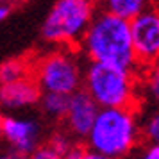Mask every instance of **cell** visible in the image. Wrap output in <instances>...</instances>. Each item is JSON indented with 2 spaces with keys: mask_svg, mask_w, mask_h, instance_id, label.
Returning a JSON list of instances; mask_svg holds the SVG:
<instances>
[{
  "mask_svg": "<svg viewBox=\"0 0 159 159\" xmlns=\"http://www.w3.org/2000/svg\"><path fill=\"white\" fill-rule=\"evenodd\" d=\"M79 43L80 52L91 63H104L127 70H134L138 66L130 22L107 11L95 15L91 25Z\"/></svg>",
  "mask_w": 159,
  "mask_h": 159,
  "instance_id": "6da1fadb",
  "label": "cell"
},
{
  "mask_svg": "<svg viewBox=\"0 0 159 159\" xmlns=\"http://www.w3.org/2000/svg\"><path fill=\"white\" fill-rule=\"evenodd\" d=\"M141 134L134 107H106L100 109L84 139L89 150L123 159L138 147Z\"/></svg>",
  "mask_w": 159,
  "mask_h": 159,
  "instance_id": "7a4b0ae2",
  "label": "cell"
},
{
  "mask_svg": "<svg viewBox=\"0 0 159 159\" xmlns=\"http://www.w3.org/2000/svg\"><path fill=\"white\" fill-rule=\"evenodd\" d=\"M84 91L100 109L134 107L138 84L132 70L104 63H91L84 70Z\"/></svg>",
  "mask_w": 159,
  "mask_h": 159,
  "instance_id": "3957f363",
  "label": "cell"
},
{
  "mask_svg": "<svg viewBox=\"0 0 159 159\" xmlns=\"http://www.w3.org/2000/svg\"><path fill=\"white\" fill-rule=\"evenodd\" d=\"M95 0H56L41 25L47 43L70 47L82 39L95 18Z\"/></svg>",
  "mask_w": 159,
  "mask_h": 159,
  "instance_id": "277c9868",
  "label": "cell"
},
{
  "mask_svg": "<svg viewBox=\"0 0 159 159\" xmlns=\"http://www.w3.org/2000/svg\"><path fill=\"white\" fill-rule=\"evenodd\" d=\"M84 70L79 57L68 48L48 52L32 65V77L43 93H77L84 86Z\"/></svg>",
  "mask_w": 159,
  "mask_h": 159,
  "instance_id": "5b68a950",
  "label": "cell"
},
{
  "mask_svg": "<svg viewBox=\"0 0 159 159\" xmlns=\"http://www.w3.org/2000/svg\"><path fill=\"white\" fill-rule=\"evenodd\" d=\"M138 66H152L159 57V6H147L130 20Z\"/></svg>",
  "mask_w": 159,
  "mask_h": 159,
  "instance_id": "8992f818",
  "label": "cell"
},
{
  "mask_svg": "<svg viewBox=\"0 0 159 159\" xmlns=\"http://www.w3.org/2000/svg\"><path fill=\"white\" fill-rule=\"evenodd\" d=\"M0 134L11 152H15L22 157H29L39 147L41 127L32 118L7 115L2 116L0 120Z\"/></svg>",
  "mask_w": 159,
  "mask_h": 159,
  "instance_id": "52a82bcc",
  "label": "cell"
},
{
  "mask_svg": "<svg viewBox=\"0 0 159 159\" xmlns=\"http://www.w3.org/2000/svg\"><path fill=\"white\" fill-rule=\"evenodd\" d=\"M98 113H100V106L84 89H79L70 97V106L65 115L66 130L73 138H86Z\"/></svg>",
  "mask_w": 159,
  "mask_h": 159,
  "instance_id": "ba28073f",
  "label": "cell"
},
{
  "mask_svg": "<svg viewBox=\"0 0 159 159\" xmlns=\"http://www.w3.org/2000/svg\"><path fill=\"white\" fill-rule=\"evenodd\" d=\"M43 97V89L39 88L38 80L30 75L25 79L6 82L0 88V102L9 111H20L39 104Z\"/></svg>",
  "mask_w": 159,
  "mask_h": 159,
  "instance_id": "9c48e42d",
  "label": "cell"
},
{
  "mask_svg": "<svg viewBox=\"0 0 159 159\" xmlns=\"http://www.w3.org/2000/svg\"><path fill=\"white\" fill-rule=\"evenodd\" d=\"M102 2H104V11L127 22L134 20L148 4L147 0H102Z\"/></svg>",
  "mask_w": 159,
  "mask_h": 159,
  "instance_id": "30bf717a",
  "label": "cell"
},
{
  "mask_svg": "<svg viewBox=\"0 0 159 159\" xmlns=\"http://www.w3.org/2000/svg\"><path fill=\"white\" fill-rule=\"evenodd\" d=\"M39 106L43 113L52 120H65V115L70 106V95L63 93H43Z\"/></svg>",
  "mask_w": 159,
  "mask_h": 159,
  "instance_id": "8fae6325",
  "label": "cell"
},
{
  "mask_svg": "<svg viewBox=\"0 0 159 159\" xmlns=\"http://www.w3.org/2000/svg\"><path fill=\"white\" fill-rule=\"evenodd\" d=\"M30 75H32V66L25 59L11 57V59H6L2 63V66H0V80H2V84L15 82V80L25 79V77H30Z\"/></svg>",
  "mask_w": 159,
  "mask_h": 159,
  "instance_id": "7c38bea8",
  "label": "cell"
},
{
  "mask_svg": "<svg viewBox=\"0 0 159 159\" xmlns=\"http://www.w3.org/2000/svg\"><path fill=\"white\" fill-rule=\"evenodd\" d=\"M141 89H143L147 100L150 102L156 109H159V70L157 68L150 66V70L145 75Z\"/></svg>",
  "mask_w": 159,
  "mask_h": 159,
  "instance_id": "4fadbf2b",
  "label": "cell"
},
{
  "mask_svg": "<svg viewBox=\"0 0 159 159\" xmlns=\"http://www.w3.org/2000/svg\"><path fill=\"white\" fill-rule=\"evenodd\" d=\"M72 134L68 132V130H59V132H54L48 139V145L54 147L57 152H61L63 156H68L70 152L75 148V145L72 141Z\"/></svg>",
  "mask_w": 159,
  "mask_h": 159,
  "instance_id": "5bb4252c",
  "label": "cell"
},
{
  "mask_svg": "<svg viewBox=\"0 0 159 159\" xmlns=\"http://www.w3.org/2000/svg\"><path fill=\"white\" fill-rule=\"evenodd\" d=\"M141 129H143V136L152 141V143H159V109L145 118L141 122Z\"/></svg>",
  "mask_w": 159,
  "mask_h": 159,
  "instance_id": "9a60e30c",
  "label": "cell"
},
{
  "mask_svg": "<svg viewBox=\"0 0 159 159\" xmlns=\"http://www.w3.org/2000/svg\"><path fill=\"white\" fill-rule=\"evenodd\" d=\"M27 159H66V156H63L61 152H57L54 147L47 143V145H39Z\"/></svg>",
  "mask_w": 159,
  "mask_h": 159,
  "instance_id": "2e32d148",
  "label": "cell"
},
{
  "mask_svg": "<svg viewBox=\"0 0 159 159\" xmlns=\"http://www.w3.org/2000/svg\"><path fill=\"white\" fill-rule=\"evenodd\" d=\"M136 159H159V143H148L136 154Z\"/></svg>",
  "mask_w": 159,
  "mask_h": 159,
  "instance_id": "e0dca14e",
  "label": "cell"
},
{
  "mask_svg": "<svg viewBox=\"0 0 159 159\" xmlns=\"http://www.w3.org/2000/svg\"><path fill=\"white\" fill-rule=\"evenodd\" d=\"M82 159H118V157H111V156H106V154H100V152H93V150H84L82 152Z\"/></svg>",
  "mask_w": 159,
  "mask_h": 159,
  "instance_id": "ac0fdd59",
  "label": "cell"
},
{
  "mask_svg": "<svg viewBox=\"0 0 159 159\" xmlns=\"http://www.w3.org/2000/svg\"><path fill=\"white\" fill-rule=\"evenodd\" d=\"M11 6H13V4L2 2V7H0V18H2V20H6V18L9 16V13H11Z\"/></svg>",
  "mask_w": 159,
  "mask_h": 159,
  "instance_id": "d6986e66",
  "label": "cell"
},
{
  "mask_svg": "<svg viewBox=\"0 0 159 159\" xmlns=\"http://www.w3.org/2000/svg\"><path fill=\"white\" fill-rule=\"evenodd\" d=\"M82 152H84V150H80V148H77V147H75V148H73V150L66 156V159H82Z\"/></svg>",
  "mask_w": 159,
  "mask_h": 159,
  "instance_id": "ffe728a7",
  "label": "cell"
},
{
  "mask_svg": "<svg viewBox=\"0 0 159 159\" xmlns=\"http://www.w3.org/2000/svg\"><path fill=\"white\" fill-rule=\"evenodd\" d=\"M2 159H23V157L22 156H18V154H15V152H9V154H4Z\"/></svg>",
  "mask_w": 159,
  "mask_h": 159,
  "instance_id": "44dd1931",
  "label": "cell"
},
{
  "mask_svg": "<svg viewBox=\"0 0 159 159\" xmlns=\"http://www.w3.org/2000/svg\"><path fill=\"white\" fill-rule=\"evenodd\" d=\"M148 4H152V6H159V0H147Z\"/></svg>",
  "mask_w": 159,
  "mask_h": 159,
  "instance_id": "7402d4cb",
  "label": "cell"
},
{
  "mask_svg": "<svg viewBox=\"0 0 159 159\" xmlns=\"http://www.w3.org/2000/svg\"><path fill=\"white\" fill-rule=\"evenodd\" d=\"M152 66H154V68H157V70H159V57L156 59V61H154V65H152Z\"/></svg>",
  "mask_w": 159,
  "mask_h": 159,
  "instance_id": "603a6c76",
  "label": "cell"
},
{
  "mask_svg": "<svg viewBox=\"0 0 159 159\" xmlns=\"http://www.w3.org/2000/svg\"><path fill=\"white\" fill-rule=\"evenodd\" d=\"M2 2H7V4H16V2H20V0H2Z\"/></svg>",
  "mask_w": 159,
  "mask_h": 159,
  "instance_id": "cb8c5ba5",
  "label": "cell"
},
{
  "mask_svg": "<svg viewBox=\"0 0 159 159\" xmlns=\"http://www.w3.org/2000/svg\"><path fill=\"white\" fill-rule=\"evenodd\" d=\"M95 2H97V0H95Z\"/></svg>",
  "mask_w": 159,
  "mask_h": 159,
  "instance_id": "d4e9b609",
  "label": "cell"
}]
</instances>
